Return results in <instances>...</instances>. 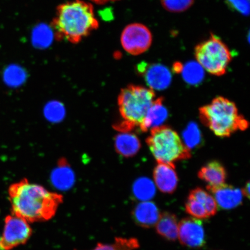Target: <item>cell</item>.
<instances>
[{
	"mask_svg": "<svg viewBox=\"0 0 250 250\" xmlns=\"http://www.w3.org/2000/svg\"><path fill=\"white\" fill-rule=\"evenodd\" d=\"M52 181L59 189H68L74 182L73 171L67 166H60L53 172Z\"/></svg>",
	"mask_w": 250,
	"mask_h": 250,
	"instance_id": "cell-20",
	"label": "cell"
},
{
	"mask_svg": "<svg viewBox=\"0 0 250 250\" xmlns=\"http://www.w3.org/2000/svg\"><path fill=\"white\" fill-rule=\"evenodd\" d=\"M155 228L159 235L166 240L175 241L178 239L179 223L176 215L169 212H164L160 214Z\"/></svg>",
	"mask_w": 250,
	"mask_h": 250,
	"instance_id": "cell-16",
	"label": "cell"
},
{
	"mask_svg": "<svg viewBox=\"0 0 250 250\" xmlns=\"http://www.w3.org/2000/svg\"><path fill=\"white\" fill-rule=\"evenodd\" d=\"M242 194L246 198H249L250 196V183L248 181V183L246 184L245 187L242 190Z\"/></svg>",
	"mask_w": 250,
	"mask_h": 250,
	"instance_id": "cell-28",
	"label": "cell"
},
{
	"mask_svg": "<svg viewBox=\"0 0 250 250\" xmlns=\"http://www.w3.org/2000/svg\"><path fill=\"white\" fill-rule=\"evenodd\" d=\"M139 248V243L136 239L118 237L111 243H99L92 250H136Z\"/></svg>",
	"mask_w": 250,
	"mask_h": 250,
	"instance_id": "cell-21",
	"label": "cell"
},
{
	"mask_svg": "<svg viewBox=\"0 0 250 250\" xmlns=\"http://www.w3.org/2000/svg\"><path fill=\"white\" fill-rule=\"evenodd\" d=\"M195 55L197 62L203 69L216 76L226 74L232 60L229 48L214 34L195 47Z\"/></svg>",
	"mask_w": 250,
	"mask_h": 250,
	"instance_id": "cell-6",
	"label": "cell"
},
{
	"mask_svg": "<svg viewBox=\"0 0 250 250\" xmlns=\"http://www.w3.org/2000/svg\"><path fill=\"white\" fill-rule=\"evenodd\" d=\"M167 10L172 12L185 11L191 7L194 0H161Z\"/></svg>",
	"mask_w": 250,
	"mask_h": 250,
	"instance_id": "cell-25",
	"label": "cell"
},
{
	"mask_svg": "<svg viewBox=\"0 0 250 250\" xmlns=\"http://www.w3.org/2000/svg\"><path fill=\"white\" fill-rule=\"evenodd\" d=\"M155 100L154 90L145 87L130 85L122 90L118 105L124 120V131L134 127L142 131L146 114Z\"/></svg>",
	"mask_w": 250,
	"mask_h": 250,
	"instance_id": "cell-4",
	"label": "cell"
},
{
	"mask_svg": "<svg viewBox=\"0 0 250 250\" xmlns=\"http://www.w3.org/2000/svg\"><path fill=\"white\" fill-rule=\"evenodd\" d=\"M227 4L234 10L243 15L250 13V0H227Z\"/></svg>",
	"mask_w": 250,
	"mask_h": 250,
	"instance_id": "cell-27",
	"label": "cell"
},
{
	"mask_svg": "<svg viewBox=\"0 0 250 250\" xmlns=\"http://www.w3.org/2000/svg\"><path fill=\"white\" fill-rule=\"evenodd\" d=\"M138 70L140 73L143 74L150 89L162 90L170 85L171 74L164 65L148 64L144 62L139 65Z\"/></svg>",
	"mask_w": 250,
	"mask_h": 250,
	"instance_id": "cell-11",
	"label": "cell"
},
{
	"mask_svg": "<svg viewBox=\"0 0 250 250\" xmlns=\"http://www.w3.org/2000/svg\"><path fill=\"white\" fill-rule=\"evenodd\" d=\"M6 83L12 86L20 85L25 79V73L23 69L17 65L9 66L4 72Z\"/></svg>",
	"mask_w": 250,
	"mask_h": 250,
	"instance_id": "cell-24",
	"label": "cell"
},
{
	"mask_svg": "<svg viewBox=\"0 0 250 250\" xmlns=\"http://www.w3.org/2000/svg\"><path fill=\"white\" fill-rule=\"evenodd\" d=\"M115 148L119 154L125 157H131L139 151L141 144L135 134L123 131L115 138Z\"/></svg>",
	"mask_w": 250,
	"mask_h": 250,
	"instance_id": "cell-17",
	"label": "cell"
},
{
	"mask_svg": "<svg viewBox=\"0 0 250 250\" xmlns=\"http://www.w3.org/2000/svg\"><path fill=\"white\" fill-rule=\"evenodd\" d=\"M99 26L92 5L81 0L59 5L51 24L56 39L73 43L80 42Z\"/></svg>",
	"mask_w": 250,
	"mask_h": 250,
	"instance_id": "cell-2",
	"label": "cell"
},
{
	"mask_svg": "<svg viewBox=\"0 0 250 250\" xmlns=\"http://www.w3.org/2000/svg\"><path fill=\"white\" fill-rule=\"evenodd\" d=\"M198 177L208 184L207 187H217L226 183L227 171L220 162L212 161L201 168Z\"/></svg>",
	"mask_w": 250,
	"mask_h": 250,
	"instance_id": "cell-15",
	"label": "cell"
},
{
	"mask_svg": "<svg viewBox=\"0 0 250 250\" xmlns=\"http://www.w3.org/2000/svg\"><path fill=\"white\" fill-rule=\"evenodd\" d=\"M168 117L167 108L164 105L163 98L156 99L154 104L149 108L144 123L142 131L146 132L150 128L161 126Z\"/></svg>",
	"mask_w": 250,
	"mask_h": 250,
	"instance_id": "cell-18",
	"label": "cell"
},
{
	"mask_svg": "<svg viewBox=\"0 0 250 250\" xmlns=\"http://www.w3.org/2000/svg\"><path fill=\"white\" fill-rule=\"evenodd\" d=\"M32 234L30 223L14 214L8 215L5 218L4 229L0 237V250H12L25 245Z\"/></svg>",
	"mask_w": 250,
	"mask_h": 250,
	"instance_id": "cell-7",
	"label": "cell"
},
{
	"mask_svg": "<svg viewBox=\"0 0 250 250\" xmlns=\"http://www.w3.org/2000/svg\"><path fill=\"white\" fill-rule=\"evenodd\" d=\"M207 189L222 208L229 210L238 207L242 203V190L237 188L224 184L217 187H207Z\"/></svg>",
	"mask_w": 250,
	"mask_h": 250,
	"instance_id": "cell-12",
	"label": "cell"
},
{
	"mask_svg": "<svg viewBox=\"0 0 250 250\" xmlns=\"http://www.w3.org/2000/svg\"><path fill=\"white\" fill-rule=\"evenodd\" d=\"M44 113L47 120L56 123L63 119L65 109L64 106L61 103L53 102L46 105Z\"/></svg>",
	"mask_w": 250,
	"mask_h": 250,
	"instance_id": "cell-23",
	"label": "cell"
},
{
	"mask_svg": "<svg viewBox=\"0 0 250 250\" xmlns=\"http://www.w3.org/2000/svg\"><path fill=\"white\" fill-rule=\"evenodd\" d=\"M153 177L155 186L161 192L171 194L176 190L179 179L174 165L158 163Z\"/></svg>",
	"mask_w": 250,
	"mask_h": 250,
	"instance_id": "cell-13",
	"label": "cell"
},
{
	"mask_svg": "<svg viewBox=\"0 0 250 250\" xmlns=\"http://www.w3.org/2000/svg\"><path fill=\"white\" fill-rule=\"evenodd\" d=\"M184 80L187 83L195 85L201 82L205 76L203 67L197 62H189L181 65L180 71Z\"/></svg>",
	"mask_w": 250,
	"mask_h": 250,
	"instance_id": "cell-19",
	"label": "cell"
},
{
	"mask_svg": "<svg viewBox=\"0 0 250 250\" xmlns=\"http://www.w3.org/2000/svg\"><path fill=\"white\" fill-rule=\"evenodd\" d=\"M90 1L98 4H104L109 2L117 1V0H90Z\"/></svg>",
	"mask_w": 250,
	"mask_h": 250,
	"instance_id": "cell-29",
	"label": "cell"
},
{
	"mask_svg": "<svg viewBox=\"0 0 250 250\" xmlns=\"http://www.w3.org/2000/svg\"><path fill=\"white\" fill-rule=\"evenodd\" d=\"M199 117L203 124L220 137H229L249 127L248 121L239 114L236 104L223 97H217L200 108Z\"/></svg>",
	"mask_w": 250,
	"mask_h": 250,
	"instance_id": "cell-3",
	"label": "cell"
},
{
	"mask_svg": "<svg viewBox=\"0 0 250 250\" xmlns=\"http://www.w3.org/2000/svg\"><path fill=\"white\" fill-rule=\"evenodd\" d=\"M178 239L181 245L189 248H201L205 245L204 228L201 220L193 217L183 218L179 223Z\"/></svg>",
	"mask_w": 250,
	"mask_h": 250,
	"instance_id": "cell-10",
	"label": "cell"
},
{
	"mask_svg": "<svg viewBox=\"0 0 250 250\" xmlns=\"http://www.w3.org/2000/svg\"><path fill=\"white\" fill-rule=\"evenodd\" d=\"M146 142L158 163L174 165L190 157V149L170 127L153 128Z\"/></svg>",
	"mask_w": 250,
	"mask_h": 250,
	"instance_id": "cell-5",
	"label": "cell"
},
{
	"mask_svg": "<svg viewBox=\"0 0 250 250\" xmlns=\"http://www.w3.org/2000/svg\"><path fill=\"white\" fill-rule=\"evenodd\" d=\"M184 137L186 142V146L189 149L198 145L200 141V133L198 128L195 125H190L184 133Z\"/></svg>",
	"mask_w": 250,
	"mask_h": 250,
	"instance_id": "cell-26",
	"label": "cell"
},
{
	"mask_svg": "<svg viewBox=\"0 0 250 250\" xmlns=\"http://www.w3.org/2000/svg\"><path fill=\"white\" fill-rule=\"evenodd\" d=\"M8 195L12 214L29 223L51 220L63 202V196L60 193L49 191L26 179L9 187Z\"/></svg>",
	"mask_w": 250,
	"mask_h": 250,
	"instance_id": "cell-1",
	"label": "cell"
},
{
	"mask_svg": "<svg viewBox=\"0 0 250 250\" xmlns=\"http://www.w3.org/2000/svg\"><path fill=\"white\" fill-rule=\"evenodd\" d=\"M160 214L157 206L150 201L141 202L132 212L134 222L139 226L145 228L155 226Z\"/></svg>",
	"mask_w": 250,
	"mask_h": 250,
	"instance_id": "cell-14",
	"label": "cell"
},
{
	"mask_svg": "<svg viewBox=\"0 0 250 250\" xmlns=\"http://www.w3.org/2000/svg\"><path fill=\"white\" fill-rule=\"evenodd\" d=\"M121 42L125 51L130 55H139L151 46L152 36L145 25L132 23L125 28L121 34Z\"/></svg>",
	"mask_w": 250,
	"mask_h": 250,
	"instance_id": "cell-8",
	"label": "cell"
},
{
	"mask_svg": "<svg viewBox=\"0 0 250 250\" xmlns=\"http://www.w3.org/2000/svg\"><path fill=\"white\" fill-rule=\"evenodd\" d=\"M133 189L134 196L142 202L148 201L155 193L154 184L145 177L137 180L134 184Z\"/></svg>",
	"mask_w": 250,
	"mask_h": 250,
	"instance_id": "cell-22",
	"label": "cell"
},
{
	"mask_svg": "<svg viewBox=\"0 0 250 250\" xmlns=\"http://www.w3.org/2000/svg\"><path fill=\"white\" fill-rule=\"evenodd\" d=\"M185 208L188 214L199 220L214 216L218 211L214 197L201 188H196L190 192Z\"/></svg>",
	"mask_w": 250,
	"mask_h": 250,
	"instance_id": "cell-9",
	"label": "cell"
}]
</instances>
